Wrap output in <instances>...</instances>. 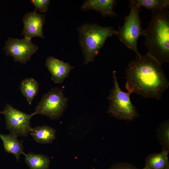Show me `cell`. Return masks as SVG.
Listing matches in <instances>:
<instances>
[{"label":"cell","mask_w":169,"mask_h":169,"mask_svg":"<svg viewBox=\"0 0 169 169\" xmlns=\"http://www.w3.org/2000/svg\"><path fill=\"white\" fill-rule=\"evenodd\" d=\"M45 65L52 75L51 80L56 84L62 83L74 68L68 63L59 60L53 56L47 58Z\"/></svg>","instance_id":"10"},{"label":"cell","mask_w":169,"mask_h":169,"mask_svg":"<svg viewBox=\"0 0 169 169\" xmlns=\"http://www.w3.org/2000/svg\"><path fill=\"white\" fill-rule=\"evenodd\" d=\"M116 73V71H113V86L107 97L109 104L107 113L117 119L133 120L138 117V113L131 103V94L124 92L120 88Z\"/></svg>","instance_id":"4"},{"label":"cell","mask_w":169,"mask_h":169,"mask_svg":"<svg viewBox=\"0 0 169 169\" xmlns=\"http://www.w3.org/2000/svg\"><path fill=\"white\" fill-rule=\"evenodd\" d=\"M0 138L3 141L6 151L14 155L18 161H19L21 154H25L23 151V141L18 140L17 136L11 134H0Z\"/></svg>","instance_id":"12"},{"label":"cell","mask_w":169,"mask_h":169,"mask_svg":"<svg viewBox=\"0 0 169 169\" xmlns=\"http://www.w3.org/2000/svg\"><path fill=\"white\" fill-rule=\"evenodd\" d=\"M38 48L31 39L8 38L3 49L6 55L13 57L15 62L25 64L36 52Z\"/></svg>","instance_id":"8"},{"label":"cell","mask_w":169,"mask_h":169,"mask_svg":"<svg viewBox=\"0 0 169 169\" xmlns=\"http://www.w3.org/2000/svg\"><path fill=\"white\" fill-rule=\"evenodd\" d=\"M169 121L167 120L162 122L156 132V138L163 149L169 151Z\"/></svg>","instance_id":"17"},{"label":"cell","mask_w":169,"mask_h":169,"mask_svg":"<svg viewBox=\"0 0 169 169\" xmlns=\"http://www.w3.org/2000/svg\"><path fill=\"white\" fill-rule=\"evenodd\" d=\"M20 88L22 95L25 97L29 105H31L39 90L38 82L33 78H25L21 81Z\"/></svg>","instance_id":"15"},{"label":"cell","mask_w":169,"mask_h":169,"mask_svg":"<svg viewBox=\"0 0 169 169\" xmlns=\"http://www.w3.org/2000/svg\"><path fill=\"white\" fill-rule=\"evenodd\" d=\"M68 101L62 89L53 88L43 95L34 113L46 115L51 120L58 119L66 109Z\"/></svg>","instance_id":"6"},{"label":"cell","mask_w":169,"mask_h":169,"mask_svg":"<svg viewBox=\"0 0 169 169\" xmlns=\"http://www.w3.org/2000/svg\"><path fill=\"white\" fill-rule=\"evenodd\" d=\"M130 12L125 18L123 25L119 27L118 36L120 40L128 48L134 51L136 57L140 55L137 48V42L139 37L143 35V30L142 28L139 15V9L135 0H131Z\"/></svg>","instance_id":"5"},{"label":"cell","mask_w":169,"mask_h":169,"mask_svg":"<svg viewBox=\"0 0 169 169\" xmlns=\"http://www.w3.org/2000/svg\"><path fill=\"white\" fill-rule=\"evenodd\" d=\"M30 134L37 142L43 144H49L56 138L55 130L46 125L35 127Z\"/></svg>","instance_id":"14"},{"label":"cell","mask_w":169,"mask_h":169,"mask_svg":"<svg viewBox=\"0 0 169 169\" xmlns=\"http://www.w3.org/2000/svg\"><path fill=\"white\" fill-rule=\"evenodd\" d=\"M148 26L143 30L148 54L161 64L169 62V12L167 8L151 10Z\"/></svg>","instance_id":"2"},{"label":"cell","mask_w":169,"mask_h":169,"mask_svg":"<svg viewBox=\"0 0 169 169\" xmlns=\"http://www.w3.org/2000/svg\"><path fill=\"white\" fill-rule=\"evenodd\" d=\"M161 65L148 53L136 57L125 70L128 92L159 100L169 86Z\"/></svg>","instance_id":"1"},{"label":"cell","mask_w":169,"mask_h":169,"mask_svg":"<svg viewBox=\"0 0 169 169\" xmlns=\"http://www.w3.org/2000/svg\"><path fill=\"white\" fill-rule=\"evenodd\" d=\"M25 161L30 169H49L50 159L49 157L41 154L30 152L25 154Z\"/></svg>","instance_id":"16"},{"label":"cell","mask_w":169,"mask_h":169,"mask_svg":"<svg viewBox=\"0 0 169 169\" xmlns=\"http://www.w3.org/2000/svg\"><path fill=\"white\" fill-rule=\"evenodd\" d=\"M115 2L114 0H88L84 2L81 8L94 10L105 16H115L113 9Z\"/></svg>","instance_id":"11"},{"label":"cell","mask_w":169,"mask_h":169,"mask_svg":"<svg viewBox=\"0 0 169 169\" xmlns=\"http://www.w3.org/2000/svg\"><path fill=\"white\" fill-rule=\"evenodd\" d=\"M50 1L49 0H32L30 2L35 6V9L42 13H45L48 10Z\"/></svg>","instance_id":"19"},{"label":"cell","mask_w":169,"mask_h":169,"mask_svg":"<svg viewBox=\"0 0 169 169\" xmlns=\"http://www.w3.org/2000/svg\"><path fill=\"white\" fill-rule=\"evenodd\" d=\"M33 12L27 13L23 17V29L22 34L24 38L31 39L33 37L44 38L43 28L45 22L44 15Z\"/></svg>","instance_id":"9"},{"label":"cell","mask_w":169,"mask_h":169,"mask_svg":"<svg viewBox=\"0 0 169 169\" xmlns=\"http://www.w3.org/2000/svg\"><path fill=\"white\" fill-rule=\"evenodd\" d=\"M168 153L169 151L162 149L161 152L149 155L142 169H169Z\"/></svg>","instance_id":"13"},{"label":"cell","mask_w":169,"mask_h":169,"mask_svg":"<svg viewBox=\"0 0 169 169\" xmlns=\"http://www.w3.org/2000/svg\"><path fill=\"white\" fill-rule=\"evenodd\" d=\"M109 169H141L134 165L126 162H119L112 165Z\"/></svg>","instance_id":"20"},{"label":"cell","mask_w":169,"mask_h":169,"mask_svg":"<svg viewBox=\"0 0 169 169\" xmlns=\"http://www.w3.org/2000/svg\"><path fill=\"white\" fill-rule=\"evenodd\" d=\"M79 42L84 58V64L93 61L108 38L118 35V31L111 27L87 23L78 28Z\"/></svg>","instance_id":"3"},{"label":"cell","mask_w":169,"mask_h":169,"mask_svg":"<svg viewBox=\"0 0 169 169\" xmlns=\"http://www.w3.org/2000/svg\"><path fill=\"white\" fill-rule=\"evenodd\" d=\"M0 113L5 117L6 129L10 133L18 136L26 137L33 128L30 124V120L34 115L18 110L9 104H7Z\"/></svg>","instance_id":"7"},{"label":"cell","mask_w":169,"mask_h":169,"mask_svg":"<svg viewBox=\"0 0 169 169\" xmlns=\"http://www.w3.org/2000/svg\"><path fill=\"white\" fill-rule=\"evenodd\" d=\"M137 6L140 8L144 7L151 10L154 9L168 8V0H135Z\"/></svg>","instance_id":"18"}]
</instances>
